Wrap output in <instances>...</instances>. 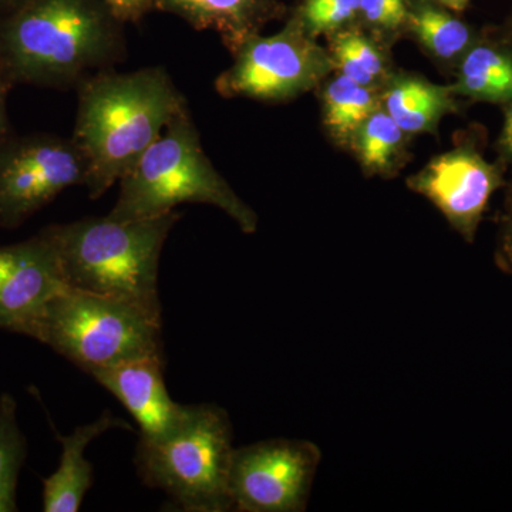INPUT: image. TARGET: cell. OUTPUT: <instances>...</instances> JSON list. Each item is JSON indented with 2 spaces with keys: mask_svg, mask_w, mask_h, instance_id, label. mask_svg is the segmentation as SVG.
Wrapping results in <instances>:
<instances>
[{
  "mask_svg": "<svg viewBox=\"0 0 512 512\" xmlns=\"http://www.w3.org/2000/svg\"><path fill=\"white\" fill-rule=\"evenodd\" d=\"M329 56L333 70L367 87L383 90L390 80L387 59L375 40L355 29L333 35Z\"/></svg>",
  "mask_w": 512,
  "mask_h": 512,
  "instance_id": "cell-20",
  "label": "cell"
},
{
  "mask_svg": "<svg viewBox=\"0 0 512 512\" xmlns=\"http://www.w3.org/2000/svg\"><path fill=\"white\" fill-rule=\"evenodd\" d=\"M322 460L315 443L271 439L235 448L229 470L232 511L302 512Z\"/></svg>",
  "mask_w": 512,
  "mask_h": 512,
  "instance_id": "cell-9",
  "label": "cell"
},
{
  "mask_svg": "<svg viewBox=\"0 0 512 512\" xmlns=\"http://www.w3.org/2000/svg\"><path fill=\"white\" fill-rule=\"evenodd\" d=\"M32 0H0V20L9 18Z\"/></svg>",
  "mask_w": 512,
  "mask_h": 512,
  "instance_id": "cell-28",
  "label": "cell"
},
{
  "mask_svg": "<svg viewBox=\"0 0 512 512\" xmlns=\"http://www.w3.org/2000/svg\"><path fill=\"white\" fill-rule=\"evenodd\" d=\"M84 372L163 356L161 322L137 306L66 288L57 293L29 332Z\"/></svg>",
  "mask_w": 512,
  "mask_h": 512,
  "instance_id": "cell-6",
  "label": "cell"
},
{
  "mask_svg": "<svg viewBox=\"0 0 512 512\" xmlns=\"http://www.w3.org/2000/svg\"><path fill=\"white\" fill-rule=\"evenodd\" d=\"M451 86L416 76L390 77L382 90V107L409 136L431 133L440 120L457 110Z\"/></svg>",
  "mask_w": 512,
  "mask_h": 512,
  "instance_id": "cell-15",
  "label": "cell"
},
{
  "mask_svg": "<svg viewBox=\"0 0 512 512\" xmlns=\"http://www.w3.org/2000/svg\"><path fill=\"white\" fill-rule=\"evenodd\" d=\"M180 220L175 210L133 221L106 215L49 225L43 231L55 245L67 288L120 299L161 322V252Z\"/></svg>",
  "mask_w": 512,
  "mask_h": 512,
  "instance_id": "cell-3",
  "label": "cell"
},
{
  "mask_svg": "<svg viewBox=\"0 0 512 512\" xmlns=\"http://www.w3.org/2000/svg\"><path fill=\"white\" fill-rule=\"evenodd\" d=\"M89 375L136 419L141 439H164L183 423L187 406L175 403L165 387L163 356L130 360L92 370Z\"/></svg>",
  "mask_w": 512,
  "mask_h": 512,
  "instance_id": "cell-12",
  "label": "cell"
},
{
  "mask_svg": "<svg viewBox=\"0 0 512 512\" xmlns=\"http://www.w3.org/2000/svg\"><path fill=\"white\" fill-rule=\"evenodd\" d=\"M111 429H130L126 421L104 412L99 419L77 427L70 436L57 434L62 457L55 473L43 480V511L77 512L93 485V466L84 451L101 434Z\"/></svg>",
  "mask_w": 512,
  "mask_h": 512,
  "instance_id": "cell-13",
  "label": "cell"
},
{
  "mask_svg": "<svg viewBox=\"0 0 512 512\" xmlns=\"http://www.w3.org/2000/svg\"><path fill=\"white\" fill-rule=\"evenodd\" d=\"M498 150L505 163L512 165V100L504 104V124L498 138Z\"/></svg>",
  "mask_w": 512,
  "mask_h": 512,
  "instance_id": "cell-27",
  "label": "cell"
},
{
  "mask_svg": "<svg viewBox=\"0 0 512 512\" xmlns=\"http://www.w3.org/2000/svg\"><path fill=\"white\" fill-rule=\"evenodd\" d=\"M454 93L474 101L501 104L512 100V53L491 43L468 47L458 60Z\"/></svg>",
  "mask_w": 512,
  "mask_h": 512,
  "instance_id": "cell-16",
  "label": "cell"
},
{
  "mask_svg": "<svg viewBox=\"0 0 512 512\" xmlns=\"http://www.w3.org/2000/svg\"><path fill=\"white\" fill-rule=\"evenodd\" d=\"M86 181V158L73 137L9 134L0 141V228H19L67 188Z\"/></svg>",
  "mask_w": 512,
  "mask_h": 512,
  "instance_id": "cell-8",
  "label": "cell"
},
{
  "mask_svg": "<svg viewBox=\"0 0 512 512\" xmlns=\"http://www.w3.org/2000/svg\"><path fill=\"white\" fill-rule=\"evenodd\" d=\"M15 84L9 79L5 70L0 67V141L12 134L8 114V96Z\"/></svg>",
  "mask_w": 512,
  "mask_h": 512,
  "instance_id": "cell-26",
  "label": "cell"
},
{
  "mask_svg": "<svg viewBox=\"0 0 512 512\" xmlns=\"http://www.w3.org/2000/svg\"><path fill=\"white\" fill-rule=\"evenodd\" d=\"M158 8L180 16L192 28L212 30L234 52L248 37L258 35L269 15L268 0H154Z\"/></svg>",
  "mask_w": 512,
  "mask_h": 512,
  "instance_id": "cell-14",
  "label": "cell"
},
{
  "mask_svg": "<svg viewBox=\"0 0 512 512\" xmlns=\"http://www.w3.org/2000/svg\"><path fill=\"white\" fill-rule=\"evenodd\" d=\"M232 424L217 404H187L181 426L161 440L138 441L136 468L148 487L187 512L232 511Z\"/></svg>",
  "mask_w": 512,
  "mask_h": 512,
  "instance_id": "cell-5",
  "label": "cell"
},
{
  "mask_svg": "<svg viewBox=\"0 0 512 512\" xmlns=\"http://www.w3.org/2000/svg\"><path fill=\"white\" fill-rule=\"evenodd\" d=\"M66 288L59 255L43 229L0 247V329L29 336L47 303Z\"/></svg>",
  "mask_w": 512,
  "mask_h": 512,
  "instance_id": "cell-11",
  "label": "cell"
},
{
  "mask_svg": "<svg viewBox=\"0 0 512 512\" xmlns=\"http://www.w3.org/2000/svg\"><path fill=\"white\" fill-rule=\"evenodd\" d=\"M73 140L87 164L92 200L119 184L187 100L164 67L94 74L77 87Z\"/></svg>",
  "mask_w": 512,
  "mask_h": 512,
  "instance_id": "cell-2",
  "label": "cell"
},
{
  "mask_svg": "<svg viewBox=\"0 0 512 512\" xmlns=\"http://www.w3.org/2000/svg\"><path fill=\"white\" fill-rule=\"evenodd\" d=\"M103 2L123 22H128V20L134 22L147 12L154 0H103Z\"/></svg>",
  "mask_w": 512,
  "mask_h": 512,
  "instance_id": "cell-25",
  "label": "cell"
},
{
  "mask_svg": "<svg viewBox=\"0 0 512 512\" xmlns=\"http://www.w3.org/2000/svg\"><path fill=\"white\" fill-rule=\"evenodd\" d=\"M360 13V0H306L296 19L316 39L345 28Z\"/></svg>",
  "mask_w": 512,
  "mask_h": 512,
  "instance_id": "cell-22",
  "label": "cell"
},
{
  "mask_svg": "<svg viewBox=\"0 0 512 512\" xmlns=\"http://www.w3.org/2000/svg\"><path fill=\"white\" fill-rule=\"evenodd\" d=\"M434 2L440 3L441 6H446L448 9L456 10V12H461V10L467 8L470 0H434Z\"/></svg>",
  "mask_w": 512,
  "mask_h": 512,
  "instance_id": "cell-29",
  "label": "cell"
},
{
  "mask_svg": "<svg viewBox=\"0 0 512 512\" xmlns=\"http://www.w3.org/2000/svg\"><path fill=\"white\" fill-rule=\"evenodd\" d=\"M109 217L143 220L174 211L180 204L220 208L245 234H254L258 215L238 197L201 146L191 111L185 106L137 164L119 181Z\"/></svg>",
  "mask_w": 512,
  "mask_h": 512,
  "instance_id": "cell-4",
  "label": "cell"
},
{
  "mask_svg": "<svg viewBox=\"0 0 512 512\" xmlns=\"http://www.w3.org/2000/svg\"><path fill=\"white\" fill-rule=\"evenodd\" d=\"M409 12L407 0H360L363 18L382 32H396L407 26Z\"/></svg>",
  "mask_w": 512,
  "mask_h": 512,
  "instance_id": "cell-23",
  "label": "cell"
},
{
  "mask_svg": "<svg viewBox=\"0 0 512 512\" xmlns=\"http://www.w3.org/2000/svg\"><path fill=\"white\" fill-rule=\"evenodd\" d=\"M123 23L103 0H32L0 20V67L13 84L77 90L124 62Z\"/></svg>",
  "mask_w": 512,
  "mask_h": 512,
  "instance_id": "cell-1",
  "label": "cell"
},
{
  "mask_svg": "<svg viewBox=\"0 0 512 512\" xmlns=\"http://www.w3.org/2000/svg\"><path fill=\"white\" fill-rule=\"evenodd\" d=\"M407 26L420 45L441 62L460 60L476 42L466 23L426 0H420L410 9Z\"/></svg>",
  "mask_w": 512,
  "mask_h": 512,
  "instance_id": "cell-19",
  "label": "cell"
},
{
  "mask_svg": "<svg viewBox=\"0 0 512 512\" xmlns=\"http://www.w3.org/2000/svg\"><path fill=\"white\" fill-rule=\"evenodd\" d=\"M323 123L330 137L349 146L360 124L382 106V90L338 74L323 90Z\"/></svg>",
  "mask_w": 512,
  "mask_h": 512,
  "instance_id": "cell-17",
  "label": "cell"
},
{
  "mask_svg": "<svg viewBox=\"0 0 512 512\" xmlns=\"http://www.w3.org/2000/svg\"><path fill=\"white\" fill-rule=\"evenodd\" d=\"M28 457V441L20 429L18 404L10 393L0 396V512L18 511L20 470Z\"/></svg>",
  "mask_w": 512,
  "mask_h": 512,
  "instance_id": "cell-21",
  "label": "cell"
},
{
  "mask_svg": "<svg viewBox=\"0 0 512 512\" xmlns=\"http://www.w3.org/2000/svg\"><path fill=\"white\" fill-rule=\"evenodd\" d=\"M495 261L500 269L512 276V192L505 207Z\"/></svg>",
  "mask_w": 512,
  "mask_h": 512,
  "instance_id": "cell-24",
  "label": "cell"
},
{
  "mask_svg": "<svg viewBox=\"0 0 512 512\" xmlns=\"http://www.w3.org/2000/svg\"><path fill=\"white\" fill-rule=\"evenodd\" d=\"M501 185L500 168L468 146L433 158L407 180V187L427 198L470 244L476 238L488 202Z\"/></svg>",
  "mask_w": 512,
  "mask_h": 512,
  "instance_id": "cell-10",
  "label": "cell"
},
{
  "mask_svg": "<svg viewBox=\"0 0 512 512\" xmlns=\"http://www.w3.org/2000/svg\"><path fill=\"white\" fill-rule=\"evenodd\" d=\"M407 137L409 134L380 106L360 124L349 146L366 174L389 177L399 168Z\"/></svg>",
  "mask_w": 512,
  "mask_h": 512,
  "instance_id": "cell-18",
  "label": "cell"
},
{
  "mask_svg": "<svg viewBox=\"0 0 512 512\" xmlns=\"http://www.w3.org/2000/svg\"><path fill=\"white\" fill-rule=\"evenodd\" d=\"M232 53L234 63L215 80L228 99L282 103L315 89L333 70L328 50L296 18L275 35L248 37Z\"/></svg>",
  "mask_w": 512,
  "mask_h": 512,
  "instance_id": "cell-7",
  "label": "cell"
}]
</instances>
